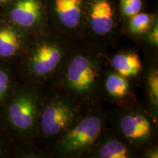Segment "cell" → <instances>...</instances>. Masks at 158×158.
<instances>
[{
  "instance_id": "9",
  "label": "cell",
  "mask_w": 158,
  "mask_h": 158,
  "mask_svg": "<svg viewBox=\"0 0 158 158\" xmlns=\"http://www.w3.org/2000/svg\"><path fill=\"white\" fill-rule=\"evenodd\" d=\"M23 44V37L13 26L0 25V57L10 58L21 51Z\"/></svg>"
},
{
  "instance_id": "17",
  "label": "cell",
  "mask_w": 158,
  "mask_h": 158,
  "mask_svg": "<svg viewBox=\"0 0 158 158\" xmlns=\"http://www.w3.org/2000/svg\"><path fill=\"white\" fill-rule=\"evenodd\" d=\"M149 85L152 100L154 103L156 104V106H157L158 73L157 70L152 71V72L151 73V74H150V76L149 78Z\"/></svg>"
},
{
  "instance_id": "4",
  "label": "cell",
  "mask_w": 158,
  "mask_h": 158,
  "mask_svg": "<svg viewBox=\"0 0 158 158\" xmlns=\"http://www.w3.org/2000/svg\"><path fill=\"white\" fill-rule=\"evenodd\" d=\"M76 113L62 101H54L45 106L41 114L40 127L48 135H55L67 130L73 122Z\"/></svg>"
},
{
  "instance_id": "14",
  "label": "cell",
  "mask_w": 158,
  "mask_h": 158,
  "mask_svg": "<svg viewBox=\"0 0 158 158\" xmlns=\"http://www.w3.org/2000/svg\"><path fill=\"white\" fill-rule=\"evenodd\" d=\"M152 20V16L150 14L138 13L131 16L129 22L130 31L133 34H143L150 28Z\"/></svg>"
},
{
  "instance_id": "19",
  "label": "cell",
  "mask_w": 158,
  "mask_h": 158,
  "mask_svg": "<svg viewBox=\"0 0 158 158\" xmlns=\"http://www.w3.org/2000/svg\"><path fill=\"white\" fill-rule=\"evenodd\" d=\"M3 153V149H2V142L0 141V155H2Z\"/></svg>"
},
{
  "instance_id": "7",
  "label": "cell",
  "mask_w": 158,
  "mask_h": 158,
  "mask_svg": "<svg viewBox=\"0 0 158 158\" xmlns=\"http://www.w3.org/2000/svg\"><path fill=\"white\" fill-rule=\"evenodd\" d=\"M90 27L97 35L109 33L114 27V16L108 0H94L89 12Z\"/></svg>"
},
{
  "instance_id": "11",
  "label": "cell",
  "mask_w": 158,
  "mask_h": 158,
  "mask_svg": "<svg viewBox=\"0 0 158 158\" xmlns=\"http://www.w3.org/2000/svg\"><path fill=\"white\" fill-rule=\"evenodd\" d=\"M111 63L118 74L123 77L136 76L141 70L139 56L134 53L116 54L112 58Z\"/></svg>"
},
{
  "instance_id": "3",
  "label": "cell",
  "mask_w": 158,
  "mask_h": 158,
  "mask_svg": "<svg viewBox=\"0 0 158 158\" xmlns=\"http://www.w3.org/2000/svg\"><path fill=\"white\" fill-rule=\"evenodd\" d=\"M102 122L98 116H88L65 134L62 141L66 152H77L93 144L101 133Z\"/></svg>"
},
{
  "instance_id": "1",
  "label": "cell",
  "mask_w": 158,
  "mask_h": 158,
  "mask_svg": "<svg viewBox=\"0 0 158 158\" xmlns=\"http://www.w3.org/2000/svg\"><path fill=\"white\" fill-rule=\"evenodd\" d=\"M37 115V99L27 91L15 93L6 108L7 122L19 133H27L34 126Z\"/></svg>"
},
{
  "instance_id": "10",
  "label": "cell",
  "mask_w": 158,
  "mask_h": 158,
  "mask_svg": "<svg viewBox=\"0 0 158 158\" xmlns=\"http://www.w3.org/2000/svg\"><path fill=\"white\" fill-rule=\"evenodd\" d=\"M120 127L126 137L138 140L147 137L151 132V124L145 116L140 114L124 116L120 122Z\"/></svg>"
},
{
  "instance_id": "2",
  "label": "cell",
  "mask_w": 158,
  "mask_h": 158,
  "mask_svg": "<svg viewBox=\"0 0 158 158\" xmlns=\"http://www.w3.org/2000/svg\"><path fill=\"white\" fill-rule=\"evenodd\" d=\"M98 79V68L94 61L84 55L71 59L65 75L67 86L79 94L91 93Z\"/></svg>"
},
{
  "instance_id": "8",
  "label": "cell",
  "mask_w": 158,
  "mask_h": 158,
  "mask_svg": "<svg viewBox=\"0 0 158 158\" xmlns=\"http://www.w3.org/2000/svg\"><path fill=\"white\" fill-rule=\"evenodd\" d=\"M54 7L63 26L69 29L78 27L81 19L82 0H55Z\"/></svg>"
},
{
  "instance_id": "20",
  "label": "cell",
  "mask_w": 158,
  "mask_h": 158,
  "mask_svg": "<svg viewBox=\"0 0 158 158\" xmlns=\"http://www.w3.org/2000/svg\"><path fill=\"white\" fill-rule=\"evenodd\" d=\"M12 1V0H0V4H4V3H7L9 2Z\"/></svg>"
},
{
  "instance_id": "13",
  "label": "cell",
  "mask_w": 158,
  "mask_h": 158,
  "mask_svg": "<svg viewBox=\"0 0 158 158\" xmlns=\"http://www.w3.org/2000/svg\"><path fill=\"white\" fill-rule=\"evenodd\" d=\"M99 157L101 158H127V149L122 142L111 140L106 142L99 149Z\"/></svg>"
},
{
  "instance_id": "12",
  "label": "cell",
  "mask_w": 158,
  "mask_h": 158,
  "mask_svg": "<svg viewBox=\"0 0 158 158\" xmlns=\"http://www.w3.org/2000/svg\"><path fill=\"white\" fill-rule=\"evenodd\" d=\"M106 88L108 94L114 98H123L129 91L127 81L119 74H110L106 80Z\"/></svg>"
},
{
  "instance_id": "5",
  "label": "cell",
  "mask_w": 158,
  "mask_h": 158,
  "mask_svg": "<svg viewBox=\"0 0 158 158\" xmlns=\"http://www.w3.org/2000/svg\"><path fill=\"white\" fill-rule=\"evenodd\" d=\"M62 57V49L58 45L54 43H43L31 54L28 62L29 68L36 76H45L56 68Z\"/></svg>"
},
{
  "instance_id": "6",
  "label": "cell",
  "mask_w": 158,
  "mask_h": 158,
  "mask_svg": "<svg viewBox=\"0 0 158 158\" xmlns=\"http://www.w3.org/2000/svg\"><path fill=\"white\" fill-rule=\"evenodd\" d=\"M42 7L39 0H15L9 10L10 21L15 27L28 29L39 22Z\"/></svg>"
},
{
  "instance_id": "16",
  "label": "cell",
  "mask_w": 158,
  "mask_h": 158,
  "mask_svg": "<svg viewBox=\"0 0 158 158\" xmlns=\"http://www.w3.org/2000/svg\"><path fill=\"white\" fill-rule=\"evenodd\" d=\"M10 86V78L7 70L0 66V106L5 101Z\"/></svg>"
},
{
  "instance_id": "18",
  "label": "cell",
  "mask_w": 158,
  "mask_h": 158,
  "mask_svg": "<svg viewBox=\"0 0 158 158\" xmlns=\"http://www.w3.org/2000/svg\"><path fill=\"white\" fill-rule=\"evenodd\" d=\"M150 41L153 43L154 45H157L158 44V27H157V21L156 20L154 24V27L152 29L151 33H150Z\"/></svg>"
},
{
  "instance_id": "15",
  "label": "cell",
  "mask_w": 158,
  "mask_h": 158,
  "mask_svg": "<svg viewBox=\"0 0 158 158\" xmlns=\"http://www.w3.org/2000/svg\"><path fill=\"white\" fill-rule=\"evenodd\" d=\"M122 14L124 16L131 17L140 13L142 8L141 0H120Z\"/></svg>"
}]
</instances>
